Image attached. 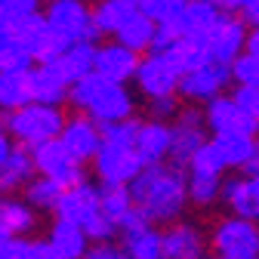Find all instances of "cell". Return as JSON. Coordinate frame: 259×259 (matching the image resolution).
<instances>
[{
  "mask_svg": "<svg viewBox=\"0 0 259 259\" xmlns=\"http://www.w3.org/2000/svg\"><path fill=\"white\" fill-rule=\"evenodd\" d=\"M244 37H247V25L238 13H225L219 10V16L213 19V25L207 28L204 34V50L207 59L229 65L241 50H244Z\"/></svg>",
  "mask_w": 259,
  "mask_h": 259,
  "instance_id": "cell-6",
  "label": "cell"
},
{
  "mask_svg": "<svg viewBox=\"0 0 259 259\" xmlns=\"http://www.w3.org/2000/svg\"><path fill=\"white\" fill-rule=\"evenodd\" d=\"M83 235H87V241H111V238L117 235V225H114L111 219H105L102 213H96V216L83 225Z\"/></svg>",
  "mask_w": 259,
  "mask_h": 259,
  "instance_id": "cell-43",
  "label": "cell"
},
{
  "mask_svg": "<svg viewBox=\"0 0 259 259\" xmlns=\"http://www.w3.org/2000/svg\"><path fill=\"white\" fill-rule=\"evenodd\" d=\"M188 167H191L194 173H213V176H222V170H225L222 157H219V151H216V145H213L210 139H204V145L191 154Z\"/></svg>",
  "mask_w": 259,
  "mask_h": 259,
  "instance_id": "cell-38",
  "label": "cell"
},
{
  "mask_svg": "<svg viewBox=\"0 0 259 259\" xmlns=\"http://www.w3.org/2000/svg\"><path fill=\"white\" fill-rule=\"evenodd\" d=\"M34 225V213L25 201H0V229L4 235H25Z\"/></svg>",
  "mask_w": 259,
  "mask_h": 259,
  "instance_id": "cell-31",
  "label": "cell"
},
{
  "mask_svg": "<svg viewBox=\"0 0 259 259\" xmlns=\"http://www.w3.org/2000/svg\"><path fill=\"white\" fill-rule=\"evenodd\" d=\"M65 102H71L74 108L87 111L93 123H108V120H123L133 114V99L123 83H111L102 74L87 71L74 83H68V96Z\"/></svg>",
  "mask_w": 259,
  "mask_h": 259,
  "instance_id": "cell-2",
  "label": "cell"
},
{
  "mask_svg": "<svg viewBox=\"0 0 259 259\" xmlns=\"http://www.w3.org/2000/svg\"><path fill=\"white\" fill-rule=\"evenodd\" d=\"M93 56H96V44L93 40H74V44H68L47 65L65 83H74L77 77H83L87 71H93Z\"/></svg>",
  "mask_w": 259,
  "mask_h": 259,
  "instance_id": "cell-19",
  "label": "cell"
},
{
  "mask_svg": "<svg viewBox=\"0 0 259 259\" xmlns=\"http://www.w3.org/2000/svg\"><path fill=\"white\" fill-rule=\"evenodd\" d=\"M219 194L229 201L235 216L256 222V216H259V179L256 176H238V179L222 182Z\"/></svg>",
  "mask_w": 259,
  "mask_h": 259,
  "instance_id": "cell-20",
  "label": "cell"
},
{
  "mask_svg": "<svg viewBox=\"0 0 259 259\" xmlns=\"http://www.w3.org/2000/svg\"><path fill=\"white\" fill-rule=\"evenodd\" d=\"M10 148H13V139H10V133L4 130V123H0V160L10 154Z\"/></svg>",
  "mask_w": 259,
  "mask_h": 259,
  "instance_id": "cell-50",
  "label": "cell"
},
{
  "mask_svg": "<svg viewBox=\"0 0 259 259\" xmlns=\"http://www.w3.org/2000/svg\"><path fill=\"white\" fill-rule=\"evenodd\" d=\"M31 259H62V256L50 247V241H31Z\"/></svg>",
  "mask_w": 259,
  "mask_h": 259,
  "instance_id": "cell-47",
  "label": "cell"
},
{
  "mask_svg": "<svg viewBox=\"0 0 259 259\" xmlns=\"http://www.w3.org/2000/svg\"><path fill=\"white\" fill-rule=\"evenodd\" d=\"M133 151L139 154L142 167L167 160V154H170V123L157 120V117L148 120V123H139L136 136H133Z\"/></svg>",
  "mask_w": 259,
  "mask_h": 259,
  "instance_id": "cell-17",
  "label": "cell"
},
{
  "mask_svg": "<svg viewBox=\"0 0 259 259\" xmlns=\"http://www.w3.org/2000/svg\"><path fill=\"white\" fill-rule=\"evenodd\" d=\"M0 259H31V241L22 235H0Z\"/></svg>",
  "mask_w": 259,
  "mask_h": 259,
  "instance_id": "cell-42",
  "label": "cell"
},
{
  "mask_svg": "<svg viewBox=\"0 0 259 259\" xmlns=\"http://www.w3.org/2000/svg\"><path fill=\"white\" fill-rule=\"evenodd\" d=\"M130 201L148 222H170L185 207V176L176 164H148L130 179Z\"/></svg>",
  "mask_w": 259,
  "mask_h": 259,
  "instance_id": "cell-1",
  "label": "cell"
},
{
  "mask_svg": "<svg viewBox=\"0 0 259 259\" xmlns=\"http://www.w3.org/2000/svg\"><path fill=\"white\" fill-rule=\"evenodd\" d=\"M229 65H222V62H201L198 68H191L179 77L176 83V93H182L188 102H207L213 99V96H219L225 90V83H229Z\"/></svg>",
  "mask_w": 259,
  "mask_h": 259,
  "instance_id": "cell-8",
  "label": "cell"
},
{
  "mask_svg": "<svg viewBox=\"0 0 259 259\" xmlns=\"http://www.w3.org/2000/svg\"><path fill=\"white\" fill-rule=\"evenodd\" d=\"M185 0H139V13H145L151 22H173L179 16Z\"/></svg>",
  "mask_w": 259,
  "mask_h": 259,
  "instance_id": "cell-39",
  "label": "cell"
},
{
  "mask_svg": "<svg viewBox=\"0 0 259 259\" xmlns=\"http://www.w3.org/2000/svg\"><path fill=\"white\" fill-rule=\"evenodd\" d=\"M31 176H34V164H31V151L25 145H13L10 154L0 160V191L22 188Z\"/></svg>",
  "mask_w": 259,
  "mask_h": 259,
  "instance_id": "cell-23",
  "label": "cell"
},
{
  "mask_svg": "<svg viewBox=\"0 0 259 259\" xmlns=\"http://www.w3.org/2000/svg\"><path fill=\"white\" fill-rule=\"evenodd\" d=\"M213 250L222 259H256L259 256V232L250 219H225L213 232Z\"/></svg>",
  "mask_w": 259,
  "mask_h": 259,
  "instance_id": "cell-7",
  "label": "cell"
},
{
  "mask_svg": "<svg viewBox=\"0 0 259 259\" xmlns=\"http://www.w3.org/2000/svg\"><path fill=\"white\" fill-rule=\"evenodd\" d=\"M201 123H204L201 111L185 108V111L179 114V123L170 126V154H167V157H173L176 167H185L188 160H191V154L204 145L207 136H204V126H201Z\"/></svg>",
  "mask_w": 259,
  "mask_h": 259,
  "instance_id": "cell-14",
  "label": "cell"
},
{
  "mask_svg": "<svg viewBox=\"0 0 259 259\" xmlns=\"http://www.w3.org/2000/svg\"><path fill=\"white\" fill-rule=\"evenodd\" d=\"M204 123L213 130V133H250L256 136L259 130V120L247 117L232 96H213V99H207V111H204Z\"/></svg>",
  "mask_w": 259,
  "mask_h": 259,
  "instance_id": "cell-13",
  "label": "cell"
},
{
  "mask_svg": "<svg viewBox=\"0 0 259 259\" xmlns=\"http://www.w3.org/2000/svg\"><path fill=\"white\" fill-rule=\"evenodd\" d=\"M151 34H154V22L145 13H139V7H136V13L114 31V40L123 44L126 50H133V53H148Z\"/></svg>",
  "mask_w": 259,
  "mask_h": 259,
  "instance_id": "cell-25",
  "label": "cell"
},
{
  "mask_svg": "<svg viewBox=\"0 0 259 259\" xmlns=\"http://www.w3.org/2000/svg\"><path fill=\"white\" fill-rule=\"evenodd\" d=\"M99 126V139L102 142H111V145H133V136H136V126L139 120L130 114L123 120H108V123H96Z\"/></svg>",
  "mask_w": 259,
  "mask_h": 259,
  "instance_id": "cell-36",
  "label": "cell"
},
{
  "mask_svg": "<svg viewBox=\"0 0 259 259\" xmlns=\"http://www.w3.org/2000/svg\"><path fill=\"white\" fill-rule=\"evenodd\" d=\"M31 65H34L31 53L13 34L0 37V71H25V68H31Z\"/></svg>",
  "mask_w": 259,
  "mask_h": 259,
  "instance_id": "cell-35",
  "label": "cell"
},
{
  "mask_svg": "<svg viewBox=\"0 0 259 259\" xmlns=\"http://www.w3.org/2000/svg\"><path fill=\"white\" fill-rule=\"evenodd\" d=\"M16 16L13 13H7L4 7H0V37H7V34H13V28H16Z\"/></svg>",
  "mask_w": 259,
  "mask_h": 259,
  "instance_id": "cell-48",
  "label": "cell"
},
{
  "mask_svg": "<svg viewBox=\"0 0 259 259\" xmlns=\"http://www.w3.org/2000/svg\"><path fill=\"white\" fill-rule=\"evenodd\" d=\"M133 210V201H130V188L126 185H108L102 182L99 188V213L105 219H111L114 225H120V219Z\"/></svg>",
  "mask_w": 259,
  "mask_h": 259,
  "instance_id": "cell-30",
  "label": "cell"
},
{
  "mask_svg": "<svg viewBox=\"0 0 259 259\" xmlns=\"http://www.w3.org/2000/svg\"><path fill=\"white\" fill-rule=\"evenodd\" d=\"M117 232L123 235V253L130 259H160V232L139 213V210H130Z\"/></svg>",
  "mask_w": 259,
  "mask_h": 259,
  "instance_id": "cell-10",
  "label": "cell"
},
{
  "mask_svg": "<svg viewBox=\"0 0 259 259\" xmlns=\"http://www.w3.org/2000/svg\"><path fill=\"white\" fill-rule=\"evenodd\" d=\"M232 99L247 117L259 120V83H238L235 93H232Z\"/></svg>",
  "mask_w": 259,
  "mask_h": 259,
  "instance_id": "cell-40",
  "label": "cell"
},
{
  "mask_svg": "<svg viewBox=\"0 0 259 259\" xmlns=\"http://www.w3.org/2000/svg\"><path fill=\"white\" fill-rule=\"evenodd\" d=\"M0 235H4V229H0Z\"/></svg>",
  "mask_w": 259,
  "mask_h": 259,
  "instance_id": "cell-52",
  "label": "cell"
},
{
  "mask_svg": "<svg viewBox=\"0 0 259 259\" xmlns=\"http://www.w3.org/2000/svg\"><path fill=\"white\" fill-rule=\"evenodd\" d=\"M59 142L65 145V151H68L74 160H93V154L99 151V126H96L90 117H71L65 120L62 130H59Z\"/></svg>",
  "mask_w": 259,
  "mask_h": 259,
  "instance_id": "cell-16",
  "label": "cell"
},
{
  "mask_svg": "<svg viewBox=\"0 0 259 259\" xmlns=\"http://www.w3.org/2000/svg\"><path fill=\"white\" fill-rule=\"evenodd\" d=\"M241 170H244V176H256V173H259V148L241 164Z\"/></svg>",
  "mask_w": 259,
  "mask_h": 259,
  "instance_id": "cell-49",
  "label": "cell"
},
{
  "mask_svg": "<svg viewBox=\"0 0 259 259\" xmlns=\"http://www.w3.org/2000/svg\"><path fill=\"white\" fill-rule=\"evenodd\" d=\"M25 198H28V207H40V210H53L59 194H62V185L50 176H37V179H28L25 182Z\"/></svg>",
  "mask_w": 259,
  "mask_h": 259,
  "instance_id": "cell-33",
  "label": "cell"
},
{
  "mask_svg": "<svg viewBox=\"0 0 259 259\" xmlns=\"http://www.w3.org/2000/svg\"><path fill=\"white\" fill-rule=\"evenodd\" d=\"M219 16V7L210 4V0H185L179 16L173 19L179 37H194V40H204L207 28L213 25V19Z\"/></svg>",
  "mask_w": 259,
  "mask_h": 259,
  "instance_id": "cell-21",
  "label": "cell"
},
{
  "mask_svg": "<svg viewBox=\"0 0 259 259\" xmlns=\"http://www.w3.org/2000/svg\"><path fill=\"white\" fill-rule=\"evenodd\" d=\"M219 10L225 13H241L244 25L247 28H256V19H259V0H210Z\"/></svg>",
  "mask_w": 259,
  "mask_h": 259,
  "instance_id": "cell-41",
  "label": "cell"
},
{
  "mask_svg": "<svg viewBox=\"0 0 259 259\" xmlns=\"http://www.w3.org/2000/svg\"><path fill=\"white\" fill-rule=\"evenodd\" d=\"M44 34H47V19L40 16V10L31 13V16H22V19L16 22V28H13V37H16L31 56H34L37 44L44 40Z\"/></svg>",
  "mask_w": 259,
  "mask_h": 259,
  "instance_id": "cell-34",
  "label": "cell"
},
{
  "mask_svg": "<svg viewBox=\"0 0 259 259\" xmlns=\"http://www.w3.org/2000/svg\"><path fill=\"white\" fill-rule=\"evenodd\" d=\"M80 259H130V256L123 253V247L111 241H96V247H87Z\"/></svg>",
  "mask_w": 259,
  "mask_h": 259,
  "instance_id": "cell-44",
  "label": "cell"
},
{
  "mask_svg": "<svg viewBox=\"0 0 259 259\" xmlns=\"http://www.w3.org/2000/svg\"><path fill=\"white\" fill-rule=\"evenodd\" d=\"M25 102H31L28 68L25 71H0V111H13Z\"/></svg>",
  "mask_w": 259,
  "mask_h": 259,
  "instance_id": "cell-29",
  "label": "cell"
},
{
  "mask_svg": "<svg viewBox=\"0 0 259 259\" xmlns=\"http://www.w3.org/2000/svg\"><path fill=\"white\" fill-rule=\"evenodd\" d=\"M219 185L222 179L213 176V173H194L185 176V201H194V204H213L219 198Z\"/></svg>",
  "mask_w": 259,
  "mask_h": 259,
  "instance_id": "cell-32",
  "label": "cell"
},
{
  "mask_svg": "<svg viewBox=\"0 0 259 259\" xmlns=\"http://www.w3.org/2000/svg\"><path fill=\"white\" fill-rule=\"evenodd\" d=\"M87 235L80 225L68 222V219H56L53 232H50V247L62 256V259H80L83 250H87Z\"/></svg>",
  "mask_w": 259,
  "mask_h": 259,
  "instance_id": "cell-24",
  "label": "cell"
},
{
  "mask_svg": "<svg viewBox=\"0 0 259 259\" xmlns=\"http://www.w3.org/2000/svg\"><path fill=\"white\" fill-rule=\"evenodd\" d=\"M0 7L7 13H13L16 19H22V16H31L40 10V0H0Z\"/></svg>",
  "mask_w": 259,
  "mask_h": 259,
  "instance_id": "cell-46",
  "label": "cell"
},
{
  "mask_svg": "<svg viewBox=\"0 0 259 259\" xmlns=\"http://www.w3.org/2000/svg\"><path fill=\"white\" fill-rule=\"evenodd\" d=\"M160 259H204V238L194 225L182 222L160 235Z\"/></svg>",
  "mask_w": 259,
  "mask_h": 259,
  "instance_id": "cell-18",
  "label": "cell"
},
{
  "mask_svg": "<svg viewBox=\"0 0 259 259\" xmlns=\"http://www.w3.org/2000/svg\"><path fill=\"white\" fill-rule=\"evenodd\" d=\"M133 80L139 83V90L148 96V99H154V96L176 93L179 74H176V68L160 53H148V56H139V65H136V71H133Z\"/></svg>",
  "mask_w": 259,
  "mask_h": 259,
  "instance_id": "cell-11",
  "label": "cell"
},
{
  "mask_svg": "<svg viewBox=\"0 0 259 259\" xmlns=\"http://www.w3.org/2000/svg\"><path fill=\"white\" fill-rule=\"evenodd\" d=\"M229 77H232L235 83H259V53L241 50V53L229 62Z\"/></svg>",
  "mask_w": 259,
  "mask_h": 259,
  "instance_id": "cell-37",
  "label": "cell"
},
{
  "mask_svg": "<svg viewBox=\"0 0 259 259\" xmlns=\"http://www.w3.org/2000/svg\"><path fill=\"white\" fill-rule=\"evenodd\" d=\"M93 160H96V173L108 185H130V179L142 170V160L133 151V145L99 142V151L93 154Z\"/></svg>",
  "mask_w": 259,
  "mask_h": 259,
  "instance_id": "cell-9",
  "label": "cell"
},
{
  "mask_svg": "<svg viewBox=\"0 0 259 259\" xmlns=\"http://www.w3.org/2000/svg\"><path fill=\"white\" fill-rule=\"evenodd\" d=\"M28 151H31V164H34V173L37 176H50L62 188L83 182V164H80V160H74L68 151H65V145L59 142V136L31 145Z\"/></svg>",
  "mask_w": 259,
  "mask_h": 259,
  "instance_id": "cell-5",
  "label": "cell"
},
{
  "mask_svg": "<svg viewBox=\"0 0 259 259\" xmlns=\"http://www.w3.org/2000/svg\"><path fill=\"white\" fill-rule=\"evenodd\" d=\"M53 210H56L59 219H68V222H74V225L83 229V225L99 213V188L90 185L87 179L77 182V185L62 188V194H59V201H56Z\"/></svg>",
  "mask_w": 259,
  "mask_h": 259,
  "instance_id": "cell-12",
  "label": "cell"
},
{
  "mask_svg": "<svg viewBox=\"0 0 259 259\" xmlns=\"http://www.w3.org/2000/svg\"><path fill=\"white\" fill-rule=\"evenodd\" d=\"M160 56H164V59L173 65L179 77H182L185 71H191V68H198L201 62H207L204 40H194V37H176Z\"/></svg>",
  "mask_w": 259,
  "mask_h": 259,
  "instance_id": "cell-26",
  "label": "cell"
},
{
  "mask_svg": "<svg viewBox=\"0 0 259 259\" xmlns=\"http://www.w3.org/2000/svg\"><path fill=\"white\" fill-rule=\"evenodd\" d=\"M176 93H167V96H154L151 99V111H154V117L157 120H167V117H173L176 114Z\"/></svg>",
  "mask_w": 259,
  "mask_h": 259,
  "instance_id": "cell-45",
  "label": "cell"
},
{
  "mask_svg": "<svg viewBox=\"0 0 259 259\" xmlns=\"http://www.w3.org/2000/svg\"><path fill=\"white\" fill-rule=\"evenodd\" d=\"M62 123H65V114L59 111V105H40V102H25L7 111L4 117V130L10 133V139H16L25 148L56 139Z\"/></svg>",
  "mask_w": 259,
  "mask_h": 259,
  "instance_id": "cell-3",
  "label": "cell"
},
{
  "mask_svg": "<svg viewBox=\"0 0 259 259\" xmlns=\"http://www.w3.org/2000/svg\"><path fill=\"white\" fill-rule=\"evenodd\" d=\"M213 259H222V256H213Z\"/></svg>",
  "mask_w": 259,
  "mask_h": 259,
  "instance_id": "cell-51",
  "label": "cell"
},
{
  "mask_svg": "<svg viewBox=\"0 0 259 259\" xmlns=\"http://www.w3.org/2000/svg\"><path fill=\"white\" fill-rule=\"evenodd\" d=\"M44 19L68 44H74V40H93L96 44V37H99V31L93 25V13L83 0H50Z\"/></svg>",
  "mask_w": 259,
  "mask_h": 259,
  "instance_id": "cell-4",
  "label": "cell"
},
{
  "mask_svg": "<svg viewBox=\"0 0 259 259\" xmlns=\"http://www.w3.org/2000/svg\"><path fill=\"white\" fill-rule=\"evenodd\" d=\"M210 142L216 145L225 167H241L256 151V136H250V133H213Z\"/></svg>",
  "mask_w": 259,
  "mask_h": 259,
  "instance_id": "cell-27",
  "label": "cell"
},
{
  "mask_svg": "<svg viewBox=\"0 0 259 259\" xmlns=\"http://www.w3.org/2000/svg\"><path fill=\"white\" fill-rule=\"evenodd\" d=\"M136 65H139V53L126 50L117 40L105 44V47H96V56H93V71L102 74L111 83H126L130 77H133Z\"/></svg>",
  "mask_w": 259,
  "mask_h": 259,
  "instance_id": "cell-15",
  "label": "cell"
},
{
  "mask_svg": "<svg viewBox=\"0 0 259 259\" xmlns=\"http://www.w3.org/2000/svg\"><path fill=\"white\" fill-rule=\"evenodd\" d=\"M90 13H93V25H96L99 34H114V31L136 13V4L133 0H102V4Z\"/></svg>",
  "mask_w": 259,
  "mask_h": 259,
  "instance_id": "cell-28",
  "label": "cell"
},
{
  "mask_svg": "<svg viewBox=\"0 0 259 259\" xmlns=\"http://www.w3.org/2000/svg\"><path fill=\"white\" fill-rule=\"evenodd\" d=\"M28 93H31V102L62 105L65 96H68V83H65L50 65H31L28 68Z\"/></svg>",
  "mask_w": 259,
  "mask_h": 259,
  "instance_id": "cell-22",
  "label": "cell"
}]
</instances>
